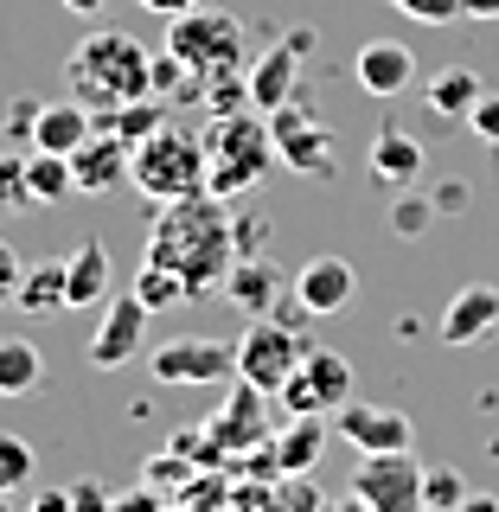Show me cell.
<instances>
[{"mask_svg": "<svg viewBox=\"0 0 499 512\" xmlns=\"http://www.w3.org/2000/svg\"><path fill=\"white\" fill-rule=\"evenodd\" d=\"M423 461L410 448H391V455H365L359 474H352V493H359L372 512H429L423 506Z\"/></svg>", "mask_w": 499, "mask_h": 512, "instance_id": "ba28073f", "label": "cell"}, {"mask_svg": "<svg viewBox=\"0 0 499 512\" xmlns=\"http://www.w3.org/2000/svg\"><path fill=\"white\" fill-rule=\"evenodd\" d=\"M64 7H71V13H84V20H96V13H103L109 0H64Z\"/></svg>", "mask_w": 499, "mask_h": 512, "instance_id": "c3c4849f", "label": "cell"}, {"mask_svg": "<svg viewBox=\"0 0 499 512\" xmlns=\"http://www.w3.org/2000/svg\"><path fill=\"white\" fill-rule=\"evenodd\" d=\"M468 128H474L480 141H487V148H499V90H487V96H480V103L468 109Z\"/></svg>", "mask_w": 499, "mask_h": 512, "instance_id": "d590c367", "label": "cell"}, {"mask_svg": "<svg viewBox=\"0 0 499 512\" xmlns=\"http://www.w3.org/2000/svg\"><path fill=\"white\" fill-rule=\"evenodd\" d=\"M269 135H276L282 167L308 173V180H327L333 173V135H327V122H320L301 96H288L282 109H269Z\"/></svg>", "mask_w": 499, "mask_h": 512, "instance_id": "9c48e42d", "label": "cell"}, {"mask_svg": "<svg viewBox=\"0 0 499 512\" xmlns=\"http://www.w3.org/2000/svg\"><path fill=\"white\" fill-rule=\"evenodd\" d=\"M231 237H237V256H263V244H269V218H256V212L231 218Z\"/></svg>", "mask_w": 499, "mask_h": 512, "instance_id": "e575fe53", "label": "cell"}, {"mask_svg": "<svg viewBox=\"0 0 499 512\" xmlns=\"http://www.w3.org/2000/svg\"><path fill=\"white\" fill-rule=\"evenodd\" d=\"M263 397L269 391H256V384L237 378V391H231V404H224V416L212 423V436L224 448H237V442H263Z\"/></svg>", "mask_w": 499, "mask_h": 512, "instance_id": "cb8c5ba5", "label": "cell"}, {"mask_svg": "<svg viewBox=\"0 0 499 512\" xmlns=\"http://www.w3.org/2000/svg\"><path fill=\"white\" fill-rule=\"evenodd\" d=\"M160 122H167V103H160V96H141V103H122V109H109V116H96V128L122 135L128 148H135V141H148Z\"/></svg>", "mask_w": 499, "mask_h": 512, "instance_id": "83f0119b", "label": "cell"}, {"mask_svg": "<svg viewBox=\"0 0 499 512\" xmlns=\"http://www.w3.org/2000/svg\"><path fill=\"white\" fill-rule=\"evenodd\" d=\"M32 122H39V103H32V96H20V103H13V116H7V128L32 141Z\"/></svg>", "mask_w": 499, "mask_h": 512, "instance_id": "b9f144b4", "label": "cell"}, {"mask_svg": "<svg viewBox=\"0 0 499 512\" xmlns=\"http://www.w3.org/2000/svg\"><path fill=\"white\" fill-rule=\"evenodd\" d=\"M26 186H32V205H58L71 199L77 180H71V154H26Z\"/></svg>", "mask_w": 499, "mask_h": 512, "instance_id": "484cf974", "label": "cell"}, {"mask_svg": "<svg viewBox=\"0 0 499 512\" xmlns=\"http://www.w3.org/2000/svg\"><path fill=\"white\" fill-rule=\"evenodd\" d=\"M135 295L148 301V314H160V308H180V301H192V288H186V276H173L167 263H148V256H141V269H135Z\"/></svg>", "mask_w": 499, "mask_h": 512, "instance_id": "f1b7e54d", "label": "cell"}, {"mask_svg": "<svg viewBox=\"0 0 499 512\" xmlns=\"http://www.w3.org/2000/svg\"><path fill=\"white\" fill-rule=\"evenodd\" d=\"M282 506H288V512H320L327 500H320V493H314L301 474H288V493H282Z\"/></svg>", "mask_w": 499, "mask_h": 512, "instance_id": "f35d334b", "label": "cell"}, {"mask_svg": "<svg viewBox=\"0 0 499 512\" xmlns=\"http://www.w3.org/2000/svg\"><path fill=\"white\" fill-rule=\"evenodd\" d=\"M20 308L26 314H64L71 288H64V263H32L20 276Z\"/></svg>", "mask_w": 499, "mask_h": 512, "instance_id": "d4e9b609", "label": "cell"}, {"mask_svg": "<svg viewBox=\"0 0 499 512\" xmlns=\"http://www.w3.org/2000/svg\"><path fill=\"white\" fill-rule=\"evenodd\" d=\"M109 512H160V500L148 487H128V493H116V500H109Z\"/></svg>", "mask_w": 499, "mask_h": 512, "instance_id": "60d3db41", "label": "cell"}, {"mask_svg": "<svg viewBox=\"0 0 499 512\" xmlns=\"http://www.w3.org/2000/svg\"><path fill=\"white\" fill-rule=\"evenodd\" d=\"M20 276H26V263H20V250L0 237V308H13L20 301Z\"/></svg>", "mask_w": 499, "mask_h": 512, "instance_id": "8d00e7d4", "label": "cell"}, {"mask_svg": "<svg viewBox=\"0 0 499 512\" xmlns=\"http://www.w3.org/2000/svg\"><path fill=\"white\" fill-rule=\"evenodd\" d=\"M436 218H442V212H436V199H423V192H410V186H404V199L391 205V224H397L404 237H423Z\"/></svg>", "mask_w": 499, "mask_h": 512, "instance_id": "d6a6232c", "label": "cell"}, {"mask_svg": "<svg viewBox=\"0 0 499 512\" xmlns=\"http://www.w3.org/2000/svg\"><path fill=\"white\" fill-rule=\"evenodd\" d=\"M352 295H359V276H352L346 256H308L295 276V301L308 308L314 320H333L352 308Z\"/></svg>", "mask_w": 499, "mask_h": 512, "instance_id": "4fadbf2b", "label": "cell"}, {"mask_svg": "<svg viewBox=\"0 0 499 512\" xmlns=\"http://www.w3.org/2000/svg\"><path fill=\"white\" fill-rule=\"evenodd\" d=\"M0 512H13V506H7V493H0Z\"/></svg>", "mask_w": 499, "mask_h": 512, "instance_id": "681fc988", "label": "cell"}, {"mask_svg": "<svg viewBox=\"0 0 499 512\" xmlns=\"http://www.w3.org/2000/svg\"><path fill=\"white\" fill-rule=\"evenodd\" d=\"M128 186L154 205L192 199L205 192V141L180 122H160L148 141H135V160H128Z\"/></svg>", "mask_w": 499, "mask_h": 512, "instance_id": "277c9868", "label": "cell"}, {"mask_svg": "<svg viewBox=\"0 0 499 512\" xmlns=\"http://www.w3.org/2000/svg\"><path fill=\"white\" fill-rule=\"evenodd\" d=\"M480 96H487V84H480V71H474V64H448V71L429 77L423 103L436 109V116H468Z\"/></svg>", "mask_w": 499, "mask_h": 512, "instance_id": "603a6c76", "label": "cell"}, {"mask_svg": "<svg viewBox=\"0 0 499 512\" xmlns=\"http://www.w3.org/2000/svg\"><path fill=\"white\" fill-rule=\"evenodd\" d=\"M397 13H410V20H423V26H448V20H461V0H391Z\"/></svg>", "mask_w": 499, "mask_h": 512, "instance_id": "836d02e7", "label": "cell"}, {"mask_svg": "<svg viewBox=\"0 0 499 512\" xmlns=\"http://www.w3.org/2000/svg\"><path fill=\"white\" fill-rule=\"evenodd\" d=\"M372 173L384 186H416V180H423V141L404 135L397 122H384L372 135Z\"/></svg>", "mask_w": 499, "mask_h": 512, "instance_id": "ffe728a7", "label": "cell"}, {"mask_svg": "<svg viewBox=\"0 0 499 512\" xmlns=\"http://www.w3.org/2000/svg\"><path fill=\"white\" fill-rule=\"evenodd\" d=\"M64 84L71 96L90 109V116H109V109L122 103H141V96H154V52L135 39V32H90V39L71 45V58H64Z\"/></svg>", "mask_w": 499, "mask_h": 512, "instance_id": "7a4b0ae2", "label": "cell"}, {"mask_svg": "<svg viewBox=\"0 0 499 512\" xmlns=\"http://www.w3.org/2000/svg\"><path fill=\"white\" fill-rule=\"evenodd\" d=\"M468 7V20H499V0H461Z\"/></svg>", "mask_w": 499, "mask_h": 512, "instance_id": "bcb514c9", "label": "cell"}, {"mask_svg": "<svg viewBox=\"0 0 499 512\" xmlns=\"http://www.w3.org/2000/svg\"><path fill=\"white\" fill-rule=\"evenodd\" d=\"M90 135H96V116L77 103V96H64V103H39V122H32L26 148H39V154H77Z\"/></svg>", "mask_w": 499, "mask_h": 512, "instance_id": "ac0fdd59", "label": "cell"}, {"mask_svg": "<svg viewBox=\"0 0 499 512\" xmlns=\"http://www.w3.org/2000/svg\"><path fill=\"white\" fill-rule=\"evenodd\" d=\"M32 512H71V493H39Z\"/></svg>", "mask_w": 499, "mask_h": 512, "instance_id": "ee69618b", "label": "cell"}, {"mask_svg": "<svg viewBox=\"0 0 499 512\" xmlns=\"http://www.w3.org/2000/svg\"><path fill=\"white\" fill-rule=\"evenodd\" d=\"M429 199H436V212H442V218L468 212V180H442L436 192H429Z\"/></svg>", "mask_w": 499, "mask_h": 512, "instance_id": "74e56055", "label": "cell"}, {"mask_svg": "<svg viewBox=\"0 0 499 512\" xmlns=\"http://www.w3.org/2000/svg\"><path fill=\"white\" fill-rule=\"evenodd\" d=\"M320 512H372V506H365L359 493H346V500H327V506H320Z\"/></svg>", "mask_w": 499, "mask_h": 512, "instance_id": "7dc6e473", "label": "cell"}, {"mask_svg": "<svg viewBox=\"0 0 499 512\" xmlns=\"http://www.w3.org/2000/svg\"><path fill=\"white\" fill-rule=\"evenodd\" d=\"M109 500H116V493H103L96 480H77L71 487V512H109Z\"/></svg>", "mask_w": 499, "mask_h": 512, "instance_id": "ab89813d", "label": "cell"}, {"mask_svg": "<svg viewBox=\"0 0 499 512\" xmlns=\"http://www.w3.org/2000/svg\"><path fill=\"white\" fill-rule=\"evenodd\" d=\"M167 52L186 64L192 77H199V90L212 84V77H231L244 71V26H237V13L224 7H186L167 20Z\"/></svg>", "mask_w": 499, "mask_h": 512, "instance_id": "5b68a950", "label": "cell"}, {"mask_svg": "<svg viewBox=\"0 0 499 512\" xmlns=\"http://www.w3.org/2000/svg\"><path fill=\"white\" fill-rule=\"evenodd\" d=\"M32 468H39V455H32L26 436H13V429H0V493H20Z\"/></svg>", "mask_w": 499, "mask_h": 512, "instance_id": "f546056e", "label": "cell"}, {"mask_svg": "<svg viewBox=\"0 0 499 512\" xmlns=\"http://www.w3.org/2000/svg\"><path fill=\"white\" fill-rule=\"evenodd\" d=\"M148 263H167L173 276H186L192 295L224 288V276L237 263V237H231V212H224L218 192H192V199L160 205L148 231Z\"/></svg>", "mask_w": 499, "mask_h": 512, "instance_id": "6da1fadb", "label": "cell"}, {"mask_svg": "<svg viewBox=\"0 0 499 512\" xmlns=\"http://www.w3.org/2000/svg\"><path fill=\"white\" fill-rule=\"evenodd\" d=\"M320 448H327V423L320 416H288V429L269 442V461H276V474H308Z\"/></svg>", "mask_w": 499, "mask_h": 512, "instance_id": "44dd1931", "label": "cell"}, {"mask_svg": "<svg viewBox=\"0 0 499 512\" xmlns=\"http://www.w3.org/2000/svg\"><path fill=\"white\" fill-rule=\"evenodd\" d=\"M7 212H39L26 186V154H0V218Z\"/></svg>", "mask_w": 499, "mask_h": 512, "instance_id": "4dcf8cb0", "label": "cell"}, {"mask_svg": "<svg viewBox=\"0 0 499 512\" xmlns=\"http://www.w3.org/2000/svg\"><path fill=\"white\" fill-rule=\"evenodd\" d=\"M148 365L160 384H224V378H237V346L231 340H167V346H154Z\"/></svg>", "mask_w": 499, "mask_h": 512, "instance_id": "8fae6325", "label": "cell"}, {"mask_svg": "<svg viewBox=\"0 0 499 512\" xmlns=\"http://www.w3.org/2000/svg\"><path fill=\"white\" fill-rule=\"evenodd\" d=\"M141 346H148V301L128 288V295L109 301L103 320H96V333H90V365H96V372H122V365L141 359Z\"/></svg>", "mask_w": 499, "mask_h": 512, "instance_id": "30bf717a", "label": "cell"}, {"mask_svg": "<svg viewBox=\"0 0 499 512\" xmlns=\"http://www.w3.org/2000/svg\"><path fill=\"white\" fill-rule=\"evenodd\" d=\"M352 77H359V90H365V96L391 103L397 90H410V77H416V52H410L404 39H372V45H359V58H352Z\"/></svg>", "mask_w": 499, "mask_h": 512, "instance_id": "9a60e30c", "label": "cell"}, {"mask_svg": "<svg viewBox=\"0 0 499 512\" xmlns=\"http://www.w3.org/2000/svg\"><path fill=\"white\" fill-rule=\"evenodd\" d=\"M224 295H231L244 314H276V301H282V269L269 263V256H237L231 276H224Z\"/></svg>", "mask_w": 499, "mask_h": 512, "instance_id": "d6986e66", "label": "cell"}, {"mask_svg": "<svg viewBox=\"0 0 499 512\" xmlns=\"http://www.w3.org/2000/svg\"><path fill=\"white\" fill-rule=\"evenodd\" d=\"M301 359H308V346H301L295 320H282V314H256L250 333L237 340V378L256 384V391H269V397L288 384V372H295Z\"/></svg>", "mask_w": 499, "mask_h": 512, "instance_id": "8992f818", "label": "cell"}, {"mask_svg": "<svg viewBox=\"0 0 499 512\" xmlns=\"http://www.w3.org/2000/svg\"><path fill=\"white\" fill-rule=\"evenodd\" d=\"M282 410L288 416H320V410H340L352 404V365H346V352H333V346H308V359L288 372L282 384Z\"/></svg>", "mask_w": 499, "mask_h": 512, "instance_id": "52a82bcc", "label": "cell"}, {"mask_svg": "<svg viewBox=\"0 0 499 512\" xmlns=\"http://www.w3.org/2000/svg\"><path fill=\"white\" fill-rule=\"evenodd\" d=\"M135 7H148V13H160V20H173V13L199 7V0H135Z\"/></svg>", "mask_w": 499, "mask_h": 512, "instance_id": "7bdbcfd3", "label": "cell"}, {"mask_svg": "<svg viewBox=\"0 0 499 512\" xmlns=\"http://www.w3.org/2000/svg\"><path fill=\"white\" fill-rule=\"evenodd\" d=\"M128 160H135V148H128L122 135H109V128H96V135L84 141V148L71 154V180H77V192H116L122 180H128Z\"/></svg>", "mask_w": 499, "mask_h": 512, "instance_id": "2e32d148", "label": "cell"}, {"mask_svg": "<svg viewBox=\"0 0 499 512\" xmlns=\"http://www.w3.org/2000/svg\"><path fill=\"white\" fill-rule=\"evenodd\" d=\"M468 493H474V487H468L455 468H429V474H423V506H429V512H461V500H468Z\"/></svg>", "mask_w": 499, "mask_h": 512, "instance_id": "1f68e13d", "label": "cell"}, {"mask_svg": "<svg viewBox=\"0 0 499 512\" xmlns=\"http://www.w3.org/2000/svg\"><path fill=\"white\" fill-rule=\"evenodd\" d=\"M64 288H71V308H96V301H109V250L96 244V237L64 256Z\"/></svg>", "mask_w": 499, "mask_h": 512, "instance_id": "7402d4cb", "label": "cell"}, {"mask_svg": "<svg viewBox=\"0 0 499 512\" xmlns=\"http://www.w3.org/2000/svg\"><path fill=\"white\" fill-rule=\"evenodd\" d=\"M308 45H314V32L301 26V32H282L276 45H269L263 58L244 71V84H250V109H282L288 96H295V77H301V58H308Z\"/></svg>", "mask_w": 499, "mask_h": 512, "instance_id": "7c38bea8", "label": "cell"}, {"mask_svg": "<svg viewBox=\"0 0 499 512\" xmlns=\"http://www.w3.org/2000/svg\"><path fill=\"white\" fill-rule=\"evenodd\" d=\"M461 512H499V493H468V500H461Z\"/></svg>", "mask_w": 499, "mask_h": 512, "instance_id": "f6af8a7d", "label": "cell"}, {"mask_svg": "<svg viewBox=\"0 0 499 512\" xmlns=\"http://www.w3.org/2000/svg\"><path fill=\"white\" fill-rule=\"evenodd\" d=\"M487 333H499V288L493 282H468L442 308V340L448 346H480Z\"/></svg>", "mask_w": 499, "mask_h": 512, "instance_id": "e0dca14e", "label": "cell"}, {"mask_svg": "<svg viewBox=\"0 0 499 512\" xmlns=\"http://www.w3.org/2000/svg\"><path fill=\"white\" fill-rule=\"evenodd\" d=\"M205 192L218 199H237L276 167V135H269L263 109H231V116H212L205 128Z\"/></svg>", "mask_w": 499, "mask_h": 512, "instance_id": "3957f363", "label": "cell"}, {"mask_svg": "<svg viewBox=\"0 0 499 512\" xmlns=\"http://www.w3.org/2000/svg\"><path fill=\"white\" fill-rule=\"evenodd\" d=\"M333 429L359 448V455H391V448H410V416L391 404H340L333 410Z\"/></svg>", "mask_w": 499, "mask_h": 512, "instance_id": "5bb4252c", "label": "cell"}, {"mask_svg": "<svg viewBox=\"0 0 499 512\" xmlns=\"http://www.w3.org/2000/svg\"><path fill=\"white\" fill-rule=\"evenodd\" d=\"M39 378H45L39 346H32V340H0V397H26V391H39Z\"/></svg>", "mask_w": 499, "mask_h": 512, "instance_id": "4316f807", "label": "cell"}]
</instances>
